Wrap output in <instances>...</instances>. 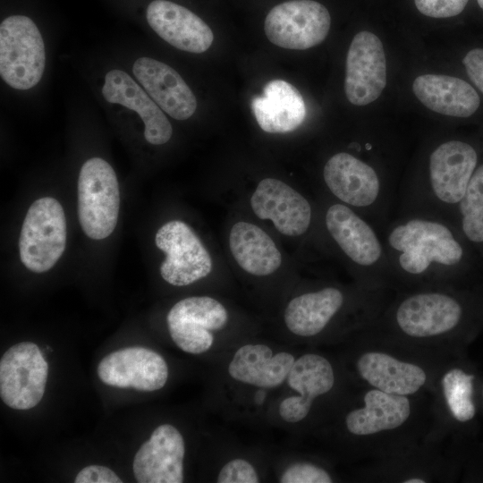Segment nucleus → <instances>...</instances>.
Wrapping results in <instances>:
<instances>
[{"instance_id":"1","label":"nucleus","mask_w":483,"mask_h":483,"mask_svg":"<svg viewBox=\"0 0 483 483\" xmlns=\"http://www.w3.org/2000/svg\"><path fill=\"white\" fill-rule=\"evenodd\" d=\"M388 267L411 277H422L460 265L464 250L442 217L407 213L386 231L383 241Z\"/></svg>"},{"instance_id":"2","label":"nucleus","mask_w":483,"mask_h":483,"mask_svg":"<svg viewBox=\"0 0 483 483\" xmlns=\"http://www.w3.org/2000/svg\"><path fill=\"white\" fill-rule=\"evenodd\" d=\"M478 155L470 144L452 140L437 146L429 156L428 187L416 196L408 213L444 218V208L462 200L476 169Z\"/></svg>"},{"instance_id":"3","label":"nucleus","mask_w":483,"mask_h":483,"mask_svg":"<svg viewBox=\"0 0 483 483\" xmlns=\"http://www.w3.org/2000/svg\"><path fill=\"white\" fill-rule=\"evenodd\" d=\"M120 191L113 167L100 157L81 166L78 179V216L85 234L93 240L108 237L119 215Z\"/></svg>"},{"instance_id":"4","label":"nucleus","mask_w":483,"mask_h":483,"mask_svg":"<svg viewBox=\"0 0 483 483\" xmlns=\"http://www.w3.org/2000/svg\"><path fill=\"white\" fill-rule=\"evenodd\" d=\"M46 64L45 45L34 21L13 15L0 25V75L15 89L36 86Z\"/></svg>"},{"instance_id":"5","label":"nucleus","mask_w":483,"mask_h":483,"mask_svg":"<svg viewBox=\"0 0 483 483\" xmlns=\"http://www.w3.org/2000/svg\"><path fill=\"white\" fill-rule=\"evenodd\" d=\"M66 238V218L59 201L51 197L38 199L29 208L21 230L22 264L35 273L49 270L63 255Z\"/></svg>"},{"instance_id":"6","label":"nucleus","mask_w":483,"mask_h":483,"mask_svg":"<svg viewBox=\"0 0 483 483\" xmlns=\"http://www.w3.org/2000/svg\"><path fill=\"white\" fill-rule=\"evenodd\" d=\"M331 24L328 10L312 0H290L273 7L267 13L264 30L274 45L304 50L320 44Z\"/></svg>"},{"instance_id":"7","label":"nucleus","mask_w":483,"mask_h":483,"mask_svg":"<svg viewBox=\"0 0 483 483\" xmlns=\"http://www.w3.org/2000/svg\"><path fill=\"white\" fill-rule=\"evenodd\" d=\"M48 365L37 344L12 346L0 360V396L9 407L28 410L42 399Z\"/></svg>"},{"instance_id":"8","label":"nucleus","mask_w":483,"mask_h":483,"mask_svg":"<svg viewBox=\"0 0 483 483\" xmlns=\"http://www.w3.org/2000/svg\"><path fill=\"white\" fill-rule=\"evenodd\" d=\"M174 343L183 352L201 354L215 343V334L228 322V312L217 300L193 296L176 302L166 317Z\"/></svg>"},{"instance_id":"9","label":"nucleus","mask_w":483,"mask_h":483,"mask_svg":"<svg viewBox=\"0 0 483 483\" xmlns=\"http://www.w3.org/2000/svg\"><path fill=\"white\" fill-rule=\"evenodd\" d=\"M155 242L165 254L160 274L168 284L188 285L211 272L212 259L208 251L184 222L173 220L163 225L156 233Z\"/></svg>"},{"instance_id":"10","label":"nucleus","mask_w":483,"mask_h":483,"mask_svg":"<svg viewBox=\"0 0 483 483\" xmlns=\"http://www.w3.org/2000/svg\"><path fill=\"white\" fill-rule=\"evenodd\" d=\"M323 178L332 194L349 207L371 212L387 195L375 168L346 152L336 153L326 161Z\"/></svg>"},{"instance_id":"11","label":"nucleus","mask_w":483,"mask_h":483,"mask_svg":"<svg viewBox=\"0 0 483 483\" xmlns=\"http://www.w3.org/2000/svg\"><path fill=\"white\" fill-rule=\"evenodd\" d=\"M325 223L328 233L352 263L369 270L388 267L383 241L370 222L351 207L333 204L326 210Z\"/></svg>"},{"instance_id":"12","label":"nucleus","mask_w":483,"mask_h":483,"mask_svg":"<svg viewBox=\"0 0 483 483\" xmlns=\"http://www.w3.org/2000/svg\"><path fill=\"white\" fill-rule=\"evenodd\" d=\"M386 85V62L382 42L369 31L357 33L348 50L344 90L355 106L375 101Z\"/></svg>"},{"instance_id":"13","label":"nucleus","mask_w":483,"mask_h":483,"mask_svg":"<svg viewBox=\"0 0 483 483\" xmlns=\"http://www.w3.org/2000/svg\"><path fill=\"white\" fill-rule=\"evenodd\" d=\"M335 380L333 366L324 356L305 353L296 358L285 381L291 393L277 405L279 418L290 424L301 422L309 415L314 400L328 393Z\"/></svg>"},{"instance_id":"14","label":"nucleus","mask_w":483,"mask_h":483,"mask_svg":"<svg viewBox=\"0 0 483 483\" xmlns=\"http://www.w3.org/2000/svg\"><path fill=\"white\" fill-rule=\"evenodd\" d=\"M97 375L108 386L152 392L165 386L168 367L157 352L144 347H127L104 357Z\"/></svg>"},{"instance_id":"15","label":"nucleus","mask_w":483,"mask_h":483,"mask_svg":"<svg viewBox=\"0 0 483 483\" xmlns=\"http://www.w3.org/2000/svg\"><path fill=\"white\" fill-rule=\"evenodd\" d=\"M462 316L456 299L441 292H422L402 300L395 311L400 329L412 337H429L454 328Z\"/></svg>"},{"instance_id":"16","label":"nucleus","mask_w":483,"mask_h":483,"mask_svg":"<svg viewBox=\"0 0 483 483\" xmlns=\"http://www.w3.org/2000/svg\"><path fill=\"white\" fill-rule=\"evenodd\" d=\"M184 440L170 424L154 429L149 439L136 453L133 473L140 483H182L183 477Z\"/></svg>"},{"instance_id":"17","label":"nucleus","mask_w":483,"mask_h":483,"mask_svg":"<svg viewBox=\"0 0 483 483\" xmlns=\"http://www.w3.org/2000/svg\"><path fill=\"white\" fill-rule=\"evenodd\" d=\"M250 206L260 219H269L281 233L299 236L311 222L309 201L288 184L275 178L259 182L250 199Z\"/></svg>"},{"instance_id":"18","label":"nucleus","mask_w":483,"mask_h":483,"mask_svg":"<svg viewBox=\"0 0 483 483\" xmlns=\"http://www.w3.org/2000/svg\"><path fill=\"white\" fill-rule=\"evenodd\" d=\"M296 358L262 343L240 346L232 355L227 374L233 381L259 389H275L286 381Z\"/></svg>"},{"instance_id":"19","label":"nucleus","mask_w":483,"mask_h":483,"mask_svg":"<svg viewBox=\"0 0 483 483\" xmlns=\"http://www.w3.org/2000/svg\"><path fill=\"white\" fill-rule=\"evenodd\" d=\"M147 21L160 38L182 51L203 53L214 40L211 29L201 18L170 1H152L147 8Z\"/></svg>"},{"instance_id":"20","label":"nucleus","mask_w":483,"mask_h":483,"mask_svg":"<svg viewBox=\"0 0 483 483\" xmlns=\"http://www.w3.org/2000/svg\"><path fill=\"white\" fill-rule=\"evenodd\" d=\"M132 72L149 97L171 117L186 120L195 113V95L171 66L150 57H140L133 64Z\"/></svg>"},{"instance_id":"21","label":"nucleus","mask_w":483,"mask_h":483,"mask_svg":"<svg viewBox=\"0 0 483 483\" xmlns=\"http://www.w3.org/2000/svg\"><path fill=\"white\" fill-rule=\"evenodd\" d=\"M102 94L107 102L119 104L139 114L148 143L162 145L171 139L173 128L163 110L125 72L109 71L105 76Z\"/></svg>"},{"instance_id":"22","label":"nucleus","mask_w":483,"mask_h":483,"mask_svg":"<svg viewBox=\"0 0 483 483\" xmlns=\"http://www.w3.org/2000/svg\"><path fill=\"white\" fill-rule=\"evenodd\" d=\"M250 106L259 127L269 133L292 131L306 117L301 94L284 80L268 81L262 94L252 98Z\"/></svg>"},{"instance_id":"23","label":"nucleus","mask_w":483,"mask_h":483,"mask_svg":"<svg viewBox=\"0 0 483 483\" xmlns=\"http://www.w3.org/2000/svg\"><path fill=\"white\" fill-rule=\"evenodd\" d=\"M418 99L428 109L453 117H469L479 106L476 90L456 77L439 74L418 76L412 84Z\"/></svg>"},{"instance_id":"24","label":"nucleus","mask_w":483,"mask_h":483,"mask_svg":"<svg viewBox=\"0 0 483 483\" xmlns=\"http://www.w3.org/2000/svg\"><path fill=\"white\" fill-rule=\"evenodd\" d=\"M343 293L335 287H325L292 299L284 312L287 329L294 335L311 337L321 333L339 312Z\"/></svg>"},{"instance_id":"25","label":"nucleus","mask_w":483,"mask_h":483,"mask_svg":"<svg viewBox=\"0 0 483 483\" xmlns=\"http://www.w3.org/2000/svg\"><path fill=\"white\" fill-rule=\"evenodd\" d=\"M360 377L383 392L407 395L416 393L426 382L425 371L383 352L362 354L356 364Z\"/></svg>"},{"instance_id":"26","label":"nucleus","mask_w":483,"mask_h":483,"mask_svg":"<svg viewBox=\"0 0 483 483\" xmlns=\"http://www.w3.org/2000/svg\"><path fill=\"white\" fill-rule=\"evenodd\" d=\"M364 402V407L350 411L345 418L348 431L356 436L396 428L411 413L410 402L405 395L373 389L365 394Z\"/></svg>"},{"instance_id":"27","label":"nucleus","mask_w":483,"mask_h":483,"mask_svg":"<svg viewBox=\"0 0 483 483\" xmlns=\"http://www.w3.org/2000/svg\"><path fill=\"white\" fill-rule=\"evenodd\" d=\"M229 247L238 265L250 275H268L281 266L282 255L274 241L251 223L241 221L233 225Z\"/></svg>"},{"instance_id":"28","label":"nucleus","mask_w":483,"mask_h":483,"mask_svg":"<svg viewBox=\"0 0 483 483\" xmlns=\"http://www.w3.org/2000/svg\"><path fill=\"white\" fill-rule=\"evenodd\" d=\"M458 210L465 237L483 243V164L475 169Z\"/></svg>"},{"instance_id":"29","label":"nucleus","mask_w":483,"mask_h":483,"mask_svg":"<svg viewBox=\"0 0 483 483\" xmlns=\"http://www.w3.org/2000/svg\"><path fill=\"white\" fill-rule=\"evenodd\" d=\"M473 377L459 369L445 374L442 379L444 395L453 416L459 421L471 419L475 415L472 395Z\"/></svg>"},{"instance_id":"30","label":"nucleus","mask_w":483,"mask_h":483,"mask_svg":"<svg viewBox=\"0 0 483 483\" xmlns=\"http://www.w3.org/2000/svg\"><path fill=\"white\" fill-rule=\"evenodd\" d=\"M282 483H331L333 479L323 468L307 462H296L287 465L280 473Z\"/></svg>"},{"instance_id":"31","label":"nucleus","mask_w":483,"mask_h":483,"mask_svg":"<svg viewBox=\"0 0 483 483\" xmlns=\"http://www.w3.org/2000/svg\"><path fill=\"white\" fill-rule=\"evenodd\" d=\"M216 482L258 483L260 482V476L256 467L247 459L233 458L220 468Z\"/></svg>"},{"instance_id":"32","label":"nucleus","mask_w":483,"mask_h":483,"mask_svg":"<svg viewBox=\"0 0 483 483\" xmlns=\"http://www.w3.org/2000/svg\"><path fill=\"white\" fill-rule=\"evenodd\" d=\"M469 0H414L417 9L433 18H448L460 14Z\"/></svg>"},{"instance_id":"33","label":"nucleus","mask_w":483,"mask_h":483,"mask_svg":"<svg viewBox=\"0 0 483 483\" xmlns=\"http://www.w3.org/2000/svg\"><path fill=\"white\" fill-rule=\"evenodd\" d=\"M75 483H122V479L109 468L102 465H89L76 476Z\"/></svg>"},{"instance_id":"34","label":"nucleus","mask_w":483,"mask_h":483,"mask_svg":"<svg viewBox=\"0 0 483 483\" xmlns=\"http://www.w3.org/2000/svg\"><path fill=\"white\" fill-rule=\"evenodd\" d=\"M463 64L470 79L483 93V49L474 48L468 52Z\"/></svg>"},{"instance_id":"35","label":"nucleus","mask_w":483,"mask_h":483,"mask_svg":"<svg viewBox=\"0 0 483 483\" xmlns=\"http://www.w3.org/2000/svg\"><path fill=\"white\" fill-rule=\"evenodd\" d=\"M425 480L421 479H411L404 481V483H424Z\"/></svg>"},{"instance_id":"36","label":"nucleus","mask_w":483,"mask_h":483,"mask_svg":"<svg viewBox=\"0 0 483 483\" xmlns=\"http://www.w3.org/2000/svg\"><path fill=\"white\" fill-rule=\"evenodd\" d=\"M479 5L483 9V0H477Z\"/></svg>"}]
</instances>
